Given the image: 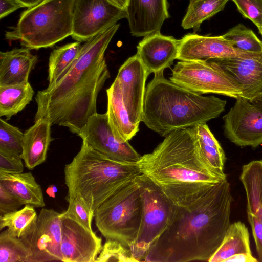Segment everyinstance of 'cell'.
<instances>
[{"mask_svg": "<svg viewBox=\"0 0 262 262\" xmlns=\"http://www.w3.org/2000/svg\"><path fill=\"white\" fill-rule=\"evenodd\" d=\"M119 27L116 24L84 41L69 70L37 92L35 121L44 118L79 135L97 113L98 95L110 77L104 54Z\"/></svg>", "mask_w": 262, "mask_h": 262, "instance_id": "obj_1", "label": "cell"}, {"mask_svg": "<svg viewBox=\"0 0 262 262\" xmlns=\"http://www.w3.org/2000/svg\"><path fill=\"white\" fill-rule=\"evenodd\" d=\"M233 198L227 178L193 203L177 206L173 220L151 246L143 261H207L230 225Z\"/></svg>", "mask_w": 262, "mask_h": 262, "instance_id": "obj_2", "label": "cell"}, {"mask_svg": "<svg viewBox=\"0 0 262 262\" xmlns=\"http://www.w3.org/2000/svg\"><path fill=\"white\" fill-rule=\"evenodd\" d=\"M137 163L141 174L178 206L193 203L215 184L226 179L208 165L190 127L168 134Z\"/></svg>", "mask_w": 262, "mask_h": 262, "instance_id": "obj_3", "label": "cell"}, {"mask_svg": "<svg viewBox=\"0 0 262 262\" xmlns=\"http://www.w3.org/2000/svg\"><path fill=\"white\" fill-rule=\"evenodd\" d=\"M146 88L141 122L161 136L181 128L206 123L224 111L226 101L203 96L154 74Z\"/></svg>", "mask_w": 262, "mask_h": 262, "instance_id": "obj_4", "label": "cell"}, {"mask_svg": "<svg viewBox=\"0 0 262 262\" xmlns=\"http://www.w3.org/2000/svg\"><path fill=\"white\" fill-rule=\"evenodd\" d=\"M67 198L80 197L94 211L124 185L141 174L137 163L115 160L95 150L85 141L65 165Z\"/></svg>", "mask_w": 262, "mask_h": 262, "instance_id": "obj_5", "label": "cell"}, {"mask_svg": "<svg viewBox=\"0 0 262 262\" xmlns=\"http://www.w3.org/2000/svg\"><path fill=\"white\" fill-rule=\"evenodd\" d=\"M75 0H43L21 14L6 39L30 50L52 47L73 33Z\"/></svg>", "mask_w": 262, "mask_h": 262, "instance_id": "obj_6", "label": "cell"}, {"mask_svg": "<svg viewBox=\"0 0 262 262\" xmlns=\"http://www.w3.org/2000/svg\"><path fill=\"white\" fill-rule=\"evenodd\" d=\"M136 178L116 191L94 212L96 226L102 235L130 249L136 243L143 214L142 199Z\"/></svg>", "mask_w": 262, "mask_h": 262, "instance_id": "obj_7", "label": "cell"}, {"mask_svg": "<svg viewBox=\"0 0 262 262\" xmlns=\"http://www.w3.org/2000/svg\"><path fill=\"white\" fill-rule=\"evenodd\" d=\"M143 203V214L135 245L131 249L138 261H143L153 243L172 222L177 206L149 178L137 177Z\"/></svg>", "mask_w": 262, "mask_h": 262, "instance_id": "obj_8", "label": "cell"}, {"mask_svg": "<svg viewBox=\"0 0 262 262\" xmlns=\"http://www.w3.org/2000/svg\"><path fill=\"white\" fill-rule=\"evenodd\" d=\"M170 80L199 94H216L237 98L239 86L210 60H180L172 70Z\"/></svg>", "mask_w": 262, "mask_h": 262, "instance_id": "obj_9", "label": "cell"}, {"mask_svg": "<svg viewBox=\"0 0 262 262\" xmlns=\"http://www.w3.org/2000/svg\"><path fill=\"white\" fill-rule=\"evenodd\" d=\"M61 216L53 209L41 210L32 230L20 238L29 251L27 262L62 261Z\"/></svg>", "mask_w": 262, "mask_h": 262, "instance_id": "obj_10", "label": "cell"}, {"mask_svg": "<svg viewBox=\"0 0 262 262\" xmlns=\"http://www.w3.org/2000/svg\"><path fill=\"white\" fill-rule=\"evenodd\" d=\"M126 16L125 10L107 0H75L71 36L84 42Z\"/></svg>", "mask_w": 262, "mask_h": 262, "instance_id": "obj_11", "label": "cell"}, {"mask_svg": "<svg viewBox=\"0 0 262 262\" xmlns=\"http://www.w3.org/2000/svg\"><path fill=\"white\" fill-rule=\"evenodd\" d=\"M223 116L226 137L241 147L255 148L262 144V108L239 97Z\"/></svg>", "mask_w": 262, "mask_h": 262, "instance_id": "obj_12", "label": "cell"}, {"mask_svg": "<svg viewBox=\"0 0 262 262\" xmlns=\"http://www.w3.org/2000/svg\"><path fill=\"white\" fill-rule=\"evenodd\" d=\"M61 253L63 262H96L102 239L73 216L61 213Z\"/></svg>", "mask_w": 262, "mask_h": 262, "instance_id": "obj_13", "label": "cell"}, {"mask_svg": "<svg viewBox=\"0 0 262 262\" xmlns=\"http://www.w3.org/2000/svg\"><path fill=\"white\" fill-rule=\"evenodd\" d=\"M78 136L95 150L112 159L137 163L140 156L128 141H119L108 122L106 113L92 115Z\"/></svg>", "mask_w": 262, "mask_h": 262, "instance_id": "obj_14", "label": "cell"}, {"mask_svg": "<svg viewBox=\"0 0 262 262\" xmlns=\"http://www.w3.org/2000/svg\"><path fill=\"white\" fill-rule=\"evenodd\" d=\"M148 75L136 54L128 58L120 67L115 78L119 84L129 119L138 126L141 121L145 83Z\"/></svg>", "mask_w": 262, "mask_h": 262, "instance_id": "obj_15", "label": "cell"}, {"mask_svg": "<svg viewBox=\"0 0 262 262\" xmlns=\"http://www.w3.org/2000/svg\"><path fill=\"white\" fill-rule=\"evenodd\" d=\"M257 53L235 48L222 35L203 36L189 33L180 39L177 59L208 61L231 57H246Z\"/></svg>", "mask_w": 262, "mask_h": 262, "instance_id": "obj_16", "label": "cell"}, {"mask_svg": "<svg viewBox=\"0 0 262 262\" xmlns=\"http://www.w3.org/2000/svg\"><path fill=\"white\" fill-rule=\"evenodd\" d=\"M209 60L217 64L239 86L241 97L250 101L262 94V52L246 57Z\"/></svg>", "mask_w": 262, "mask_h": 262, "instance_id": "obj_17", "label": "cell"}, {"mask_svg": "<svg viewBox=\"0 0 262 262\" xmlns=\"http://www.w3.org/2000/svg\"><path fill=\"white\" fill-rule=\"evenodd\" d=\"M168 6L167 0H128L125 11L132 35L145 37L160 32L169 17Z\"/></svg>", "mask_w": 262, "mask_h": 262, "instance_id": "obj_18", "label": "cell"}, {"mask_svg": "<svg viewBox=\"0 0 262 262\" xmlns=\"http://www.w3.org/2000/svg\"><path fill=\"white\" fill-rule=\"evenodd\" d=\"M180 43L160 32L145 36L137 47V54L148 74L163 72L177 59Z\"/></svg>", "mask_w": 262, "mask_h": 262, "instance_id": "obj_19", "label": "cell"}, {"mask_svg": "<svg viewBox=\"0 0 262 262\" xmlns=\"http://www.w3.org/2000/svg\"><path fill=\"white\" fill-rule=\"evenodd\" d=\"M37 57L23 47L0 52V86L26 83Z\"/></svg>", "mask_w": 262, "mask_h": 262, "instance_id": "obj_20", "label": "cell"}, {"mask_svg": "<svg viewBox=\"0 0 262 262\" xmlns=\"http://www.w3.org/2000/svg\"><path fill=\"white\" fill-rule=\"evenodd\" d=\"M51 125L47 120L40 118L25 131L21 158L28 169L32 170L46 161L49 145L53 140Z\"/></svg>", "mask_w": 262, "mask_h": 262, "instance_id": "obj_21", "label": "cell"}, {"mask_svg": "<svg viewBox=\"0 0 262 262\" xmlns=\"http://www.w3.org/2000/svg\"><path fill=\"white\" fill-rule=\"evenodd\" d=\"M108 122L115 138L120 142L130 140L139 130V126L130 120L124 104L117 81L115 79L106 90Z\"/></svg>", "mask_w": 262, "mask_h": 262, "instance_id": "obj_22", "label": "cell"}, {"mask_svg": "<svg viewBox=\"0 0 262 262\" xmlns=\"http://www.w3.org/2000/svg\"><path fill=\"white\" fill-rule=\"evenodd\" d=\"M0 185L24 205L35 208H43L46 205L41 188L31 172L8 173L0 171Z\"/></svg>", "mask_w": 262, "mask_h": 262, "instance_id": "obj_23", "label": "cell"}, {"mask_svg": "<svg viewBox=\"0 0 262 262\" xmlns=\"http://www.w3.org/2000/svg\"><path fill=\"white\" fill-rule=\"evenodd\" d=\"M239 179L247 198V213L262 222V160L244 165Z\"/></svg>", "mask_w": 262, "mask_h": 262, "instance_id": "obj_24", "label": "cell"}, {"mask_svg": "<svg viewBox=\"0 0 262 262\" xmlns=\"http://www.w3.org/2000/svg\"><path fill=\"white\" fill-rule=\"evenodd\" d=\"M244 253H252L249 232L244 223L237 221L230 224L221 244L208 261L226 262L233 255Z\"/></svg>", "mask_w": 262, "mask_h": 262, "instance_id": "obj_25", "label": "cell"}, {"mask_svg": "<svg viewBox=\"0 0 262 262\" xmlns=\"http://www.w3.org/2000/svg\"><path fill=\"white\" fill-rule=\"evenodd\" d=\"M205 160L221 177L226 178L224 172L226 156L222 146L206 123H199L190 127Z\"/></svg>", "mask_w": 262, "mask_h": 262, "instance_id": "obj_26", "label": "cell"}, {"mask_svg": "<svg viewBox=\"0 0 262 262\" xmlns=\"http://www.w3.org/2000/svg\"><path fill=\"white\" fill-rule=\"evenodd\" d=\"M34 94L32 86L26 83L0 86V117L10 119L31 102Z\"/></svg>", "mask_w": 262, "mask_h": 262, "instance_id": "obj_27", "label": "cell"}, {"mask_svg": "<svg viewBox=\"0 0 262 262\" xmlns=\"http://www.w3.org/2000/svg\"><path fill=\"white\" fill-rule=\"evenodd\" d=\"M229 0H189L181 26L198 31L201 24L222 11Z\"/></svg>", "mask_w": 262, "mask_h": 262, "instance_id": "obj_28", "label": "cell"}, {"mask_svg": "<svg viewBox=\"0 0 262 262\" xmlns=\"http://www.w3.org/2000/svg\"><path fill=\"white\" fill-rule=\"evenodd\" d=\"M81 42L76 41L52 51L48 63L49 85L55 82L72 66L79 55L82 46Z\"/></svg>", "mask_w": 262, "mask_h": 262, "instance_id": "obj_29", "label": "cell"}, {"mask_svg": "<svg viewBox=\"0 0 262 262\" xmlns=\"http://www.w3.org/2000/svg\"><path fill=\"white\" fill-rule=\"evenodd\" d=\"M32 206L25 205L19 210L0 215V230L7 228L13 235L23 237L34 227L38 215Z\"/></svg>", "mask_w": 262, "mask_h": 262, "instance_id": "obj_30", "label": "cell"}, {"mask_svg": "<svg viewBox=\"0 0 262 262\" xmlns=\"http://www.w3.org/2000/svg\"><path fill=\"white\" fill-rule=\"evenodd\" d=\"M222 36L237 49L250 53L262 52V41L243 24L236 25Z\"/></svg>", "mask_w": 262, "mask_h": 262, "instance_id": "obj_31", "label": "cell"}, {"mask_svg": "<svg viewBox=\"0 0 262 262\" xmlns=\"http://www.w3.org/2000/svg\"><path fill=\"white\" fill-rule=\"evenodd\" d=\"M29 251L20 238L7 229L0 234V262H27Z\"/></svg>", "mask_w": 262, "mask_h": 262, "instance_id": "obj_32", "label": "cell"}, {"mask_svg": "<svg viewBox=\"0 0 262 262\" xmlns=\"http://www.w3.org/2000/svg\"><path fill=\"white\" fill-rule=\"evenodd\" d=\"M24 135L17 127L0 119V152L21 156Z\"/></svg>", "mask_w": 262, "mask_h": 262, "instance_id": "obj_33", "label": "cell"}, {"mask_svg": "<svg viewBox=\"0 0 262 262\" xmlns=\"http://www.w3.org/2000/svg\"><path fill=\"white\" fill-rule=\"evenodd\" d=\"M137 262L131 249L121 242L106 239L96 262Z\"/></svg>", "mask_w": 262, "mask_h": 262, "instance_id": "obj_34", "label": "cell"}, {"mask_svg": "<svg viewBox=\"0 0 262 262\" xmlns=\"http://www.w3.org/2000/svg\"><path fill=\"white\" fill-rule=\"evenodd\" d=\"M69 204L64 212L75 217L85 227L92 230V223L94 217L93 211L87 203L80 197L66 198Z\"/></svg>", "mask_w": 262, "mask_h": 262, "instance_id": "obj_35", "label": "cell"}, {"mask_svg": "<svg viewBox=\"0 0 262 262\" xmlns=\"http://www.w3.org/2000/svg\"><path fill=\"white\" fill-rule=\"evenodd\" d=\"M240 13L252 21L262 32V0H232Z\"/></svg>", "mask_w": 262, "mask_h": 262, "instance_id": "obj_36", "label": "cell"}, {"mask_svg": "<svg viewBox=\"0 0 262 262\" xmlns=\"http://www.w3.org/2000/svg\"><path fill=\"white\" fill-rule=\"evenodd\" d=\"M19 156L0 152V171L8 173H19L24 171V166Z\"/></svg>", "mask_w": 262, "mask_h": 262, "instance_id": "obj_37", "label": "cell"}, {"mask_svg": "<svg viewBox=\"0 0 262 262\" xmlns=\"http://www.w3.org/2000/svg\"><path fill=\"white\" fill-rule=\"evenodd\" d=\"M23 203L0 185V215L16 211Z\"/></svg>", "mask_w": 262, "mask_h": 262, "instance_id": "obj_38", "label": "cell"}, {"mask_svg": "<svg viewBox=\"0 0 262 262\" xmlns=\"http://www.w3.org/2000/svg\"><path fill=\"white\" fill-rule=\"evenodd\" d=\"M247 214L255 241L258 261L262 262V222L249 213Z\"/></svg>", "mask_w": 262, "mask_h": 262, "instance_id": "obj_39", "label": "cell"}, {"mask_svg": "<svg viewBox=\"0 0 262 262\" xmlns=\"http://www.w3.org/2000/svg\"><path fill=\"white\" fill-rule=\"evenodd\" d=\"M23 7L24 6L17 0H0V18L2 19Z\"/></svg>", "mask_w": 262, "mask_h": 262, "instance_id": "obj_40", "label": "cell"}, {"mask_svg": "<svg viewBox=\"0 0 262 262\" xmlns=\"http://www.w3.org/2000/svg\"><path fill=\"white\" fill-rule=\"evenodd\" d=\"M257 262V260L255 258L252 253H239L233 255L228 258L226 262Z\"/></svg>", "mask_w": 262, "mask_h": 262, "instance_id": "obj_41", "label": "cell"}, {"mask_svg": "<svg viewBox=\"0 0 262 262\" xmlns=\"http://www.w3.org/2000/svg\"><path fill=\"white\" fill-rule=\"evenodd\" d=\"M111 4L115 7L122 9L126 10L128 4V0H107Z\"/></svg>", "mask_w": 262, "mask_h": 262, "instance_id": "obj_42", "label": "cell"}, {"mask_svg": "<svg viewBox=\"0 0 262 262\" xmlns=\"http://www.w3.org/2000/svg\"><path fill=\"white\" fill-rule=\"evenodd\" d=\"M22 4L25 7L30 8L34 6L43 0H17Z\"/></svg>", "mask_w": 262, "mask_h": 262, "instance_id": "obj_43", "label": "cell"}, {"mask_svg": "<svg viewBox=\"0 0 262 262\" xmlns=\"http://www.w3.org/2000/svg\"><path fill=\"white\" fill-rule=\"evenodd\" d=\"M58 191V188L54 184H52L48 187L46 189V193L52 198H55L56 193Z\"/></svg>", "mask_w": 262, "mask_h": 262, "instance_id": "obj_44", "label": "cell"}, {"mask_svg": "<svg viewBox=\"0 0 262 262\" xmlns=\"http://www.w3.org/2000/svg\"><path fill=\"white\" fill-rule=\"evenodd\" d=\"M250 102L253 104L262 108V94L256 97Z\"/></svg>", "mask_w": 262, "mask_h": 262, "instance_id": "obj_45", "label": "cell"}, {"mask_svg": "<svg viewBox=\"0 0 262 262\" xmlns=\"http://www.w3.org/2000/svg\"><path fill=\"white\" fill-rule=\"evenodd\" d=\"M260 34H261V36H262V32L260 33Z\"/></svg>", "mask_w": 262, "mask_h": 262, "instance_id": "obj_46", "label": "cell"}]
</instances>
